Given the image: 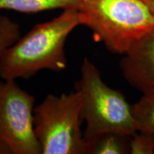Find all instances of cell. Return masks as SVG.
Wrapping results in <instances>:
<instances>
[{
	"mask_svg": "<svg viewBox=\"0 0 154 154\" xmlns=\"http://www.w3.org/2000/svg\"><path fill=\"white\" fill-rule=\"evenodd\" d=\"M78 26L75 8L64 9L51 20L35 25L0 57V78L16 81L27 79L42 70L62 72L67 66L66 41Z\"/></svg>",
	"mask_w": 154,
	"mask_h": 154,
	"instance_id": "1",
	"label": "cell"
},
{
	"mask_svg": "<svg viewBox=\"0 0 154 154\" xmlns=\"http://www.w3.org/2000/svg\"><path fill=\"white\" fill-rule=\"evenodd\" d=\"M76 9L80 26L117 54L123 55L154 30V19L143 0H79Z\"/></svg>",
	"mask_w": 154,
	"mask_h": 154,
	"instance_id": "2",
	"label": "cell"
},
{
	"mask_svg": "<svg viewBox=\"0 0 154 154\" xmlns=\"http://www.w3.org/2000/svg\"><path fill=\"white\" fill-rule=\"evenodd\" d=\"M75 91L80 96L82 117L86 123L85 154L88 144L101 135L111 133L131 137L138 131L131 106L124 94L107 86L100 71L86 57L83 59Z\"/></svg>",
	"mask_w": 154,
	"mask_h": 154,
	"instance_id": "3",
	"label": "cell"
},
{
	"mask_svg": "<svg viewBox=\"0 0 154 154\" xmlns=\"http://www.w3.org/2000/svg\"><path fill=\"white\" fill-rule=\"evenodd\" d=\"M81 100L75 91L49 94L34 108V130L42 154H85Z\"/></svg>",
	"mask_w": 154,
	"mask_h": 154,
	"instance_id": "4",
	"label": "cell"
},
{
	"mask_svg": "<svg viewBox=\"0 0 154 154\" xmlns=\"http://www.w3.org/2000/svg\"><path fill=\"white\" fill-rule=\"evenodd\" d=\"M34 102L16 81L0 82V153L42 154L34 130Z\"/></svg>",
	"mask_w": 154,
	"mask_h": 154,
	"instance_id": "5",
	"label": "cell"
},
{
	"mask_svg": "<svg viewBox=\"0 0 154 154\" xmlns=\"http://www.w3.org/2000/svg\"><path fill=\"white\" fill-rule=\"evenodd\" d=\"M120 69L133 87L154 96V30L140 38L123 54Z\"/></svg>",
	"mask_w": 154,
	"mask_h": 154,
	"instance_id": "6",
	"label": "cell"
},
{
	"mask_svg": "<svg viewBox=\"0 0 154 154\" xmlns=\"http://www.w3.org/2000/svg\"><path fill=\"white\" fill-rule=\"evenodd\" d=\"M79 0H0V9L33 14L53 9H77Z\"/></svg>",
	"mask_w": 154,
	"mask_h": 154,
	"instance_id": "7",
	"label": "cell"
},
{
	"mask_svg": "<svg viewBox=\"0 0 154 154\" xmlns=\"http://www.w3.org/2000/svg\"><path fill=\"white\" fill-rule=\"evenodd\" d=\"M129 136L117 134H105L96 138L87 146L86 153L123 154L129 153Z\"/></svg>",
	"mask_w": 154,
	"mask_h": 154,
	"instance_id": "8",
	"label": "cell"
},
{
	"mask_svg": "<svg viewBox=\"0 0 154 154\" xmlns=\"http://www.w3.org/2000/svg\"><path fill=\"white\" fill-rule=\"evenodd\" d=\"M131 109L138 131L154 134V96L143 95Z\"/></svg>",
	"mask_w": 154,
	"mask_h": 154,
	"instance_id": "9",
	"label": "cell"
},
{
	"mask_svg": "<svg viewBox=\"0 0 154 154\" xmlns=\"http://www.w3.org/2000/svg\"><path fill=\"white\" fill-rule=\"evenodd\" d=\"M19 24L7 17L0 16V57L5 50L20 38Z\"/></svg>",
	"mask_w": 154,
	"mask_h": 154,
	"instance_id": "10",
	"label": "cell"
},
{
	"mask_svg": "<svg viewBox=\"0 0 154 154\" xmlns=\"http://www.w3.org/2000/svg\"><path fill=\"white\" fill-rule=\"evenodd\" d=\"M129 153L131 154L154 153V134L138 131L131 136Z\"/></svg>",
	"mask_w": 154,
	"mask_h": 154,
	"instance_id": "11",
	"label": "cell"
},
{
	"mask_svg": "<svg viewBox=\"0 0 154 154\" xmlns=\"http://www.w3.org/2000/svg\"><path fill=\"white\" fill-rule=\"evenodd\" d=\"M143 1L149 9L150 14L154 19V0H143Z\"/></svg>",
	"mask_w": 154,
	"mask_h": 154,
	"instance_id": "12",
	"label": "cell"
},
{
	"mask_svg": "<svg viewBox=\"0 0 154 154\" xmlns=\"http://www.w3.org/2000/svg\"><path fill=\"white\" fill-rule=\"evenodd\" d=\"M0 16H1V15H0Z\"/></svg>",
	"mask_w": 154,
	"mask_h": 154,
	"instance_id": "13",
	"label": "cell"
}]
</instances>
